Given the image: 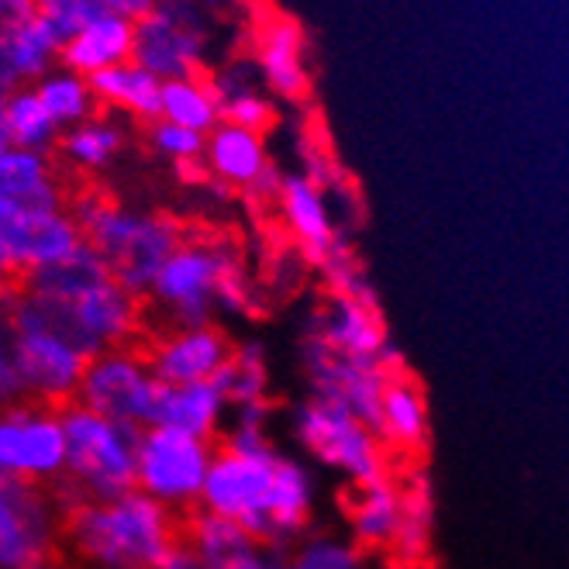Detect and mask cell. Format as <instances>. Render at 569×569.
Returning <instances> with one entry per match:
<instances>
[{"instance_id":"1","label":"cell","mask_w":569,"mask_h":569,"mask_svg":"<svg viewBox=\"0 0 569 569\" xmlns=\"http://www.w3.org/2000/svg\"><path fill=\"white\" fill-rule=\"evenodd\" d=\"M90 356L56 328L42 300L18 287L4 293V352H0V393L11 405H73Z\"/></svg>"},{"instance_id":"2","label":"cell","mask_w":569,"mask_h":569,"mask_svg":"<svg viewBox=\"0 0 569 569\" xmlns=\"http://www.w3.org/2000/svg\"><path fill=\"white\" fill-rule=\"evenodd\" d=\"M70 539L100 569H159L180 546L173 511L142 490L83 505L70 515Z\"/></svg>"},{"instance_id":"3","label":"cell","mask_w":569,"mask_h":569,"mask_svg":"<svg viewBox=\"0 0 569 569\" xmlns=\"http://www.w3.org/2000/svg\"><path fill=\"white\" fill-rule=\"evenodd\" d=\"M73 218L80 221L87 242L108 262L111 277L136 297L152 293L166 259L183 246L177 221L128 211L93 193L77 200Z\"/></svg>"},{"instance_id":"4","label":"cell","mask_w":569,"mask_h":569,"mask_svg":"<svg viewBox=\"0 0 569 569\" xmlns=\"http://www.w3.org/2000/svg\"><path fill=\"white\" fill-rule=\"evenodd\" d=\"M66 442H70V477L87 500H118L131 490H139V442L142 428L124 425L114 418L97 415L83 405H66Z\"/></svg>"},{"instance_id":"5","label":"cell","mask_w":569,"mask_h":569,"mask_svg":"<svg viewBox=\"0 0 569 569\" xmlns=\"http://www.w3.org/2000/svg\"><path fill=\"white\" fill-rule=\"evenodd\" d=\"M290 431L311 459H318L325 470L346 477L356 490L387 483V456L380 435L359 421L346 405L311 397L297 405Z\"/></svg>"},{"instance_id":"6","label":"cell","mask_w":569,"mask_h":569,"mask_svg":"<svg viewBox=\"0 0 569 569\" xmlns=\"http://www.w3.org/2000/svg\"><path fill=\"white\" fill-rule=\"evenodd\" d=\"M242 262L231 246L218 242H183L152 287V305L173 321V328H204L221 311V287Z\"/></svg>"},{"instance_id":"7","label":"cell","mask_w":569,"mask_h":569,"mask_svg":"<svg viewBox=\"0 0 569 569\" xmlns=\"http://www.w3.org/2000/svg\"><path fill=\"white\" fill-rule=\"evenodd\" d=\"M277 466H280L277 449L231 452L221 446L214 452L200 508L239 521L256 542L270 546V505H273Z\"/></svg>"},{"instance_id":"8","label":"cell","mask_w":569,"mask_h":569,"mask_svg":"<svg viewBox=\"0 0 569 569\" xmlns=\"http://www.w3.org/2000/svg\"><path fill=\"white\" fill-rule=\"evenodd\" d=\"M70 442L62 411L39 400L11 405L0 418V477L21 483H56L66 477Z\"/></svg>"},{"instance_id":"9","label":"cell","mask_w":569,"mask_h":569,"mask_svg":"<svg viewBox=\"0 0 569 569\" xmlns=\"http://www.w3.org/2000/svg\"><path fill=\"white\" fill-rule=\"evenodd\" d=\"M214 446L173 428H142L139 442V490L156 497L170 511L193 508L204 497L214 462Z\"/></svg>"},{"instance_id":"10","label":"cell","mask_w":569,"mask_h":569,"mask_svg":"<svg viewBox=\"0 0 569 569\" xmlns=\"http://www.w3.org/2000/svg\"><path fill=\"white\" fill-rule=\"evenodd\" d=\"M159 390H162V383L152 373L149 356H139L136 349L118 346V349H108L87 362L77 405L104 415V418L124 421V425L152 428Z\"/></svg>"},{"instance_id":"11","label":"cell","mask_w":569,"mask_h":569,"mask_svg":"<svg viewBox=\"0 0 569 569\" xmlns=\"http://www.w3.org/2000/svg\"><path fill=\"white\" fill-rule=\"evenodd\" d=\"M36 297L42 300V308L56 321V328L70 335L90 359L108 349L128 346V339L139 328V297L124 290L114 277L97 283L77 300H49L42 293Z\"/></svg>"},{"instance_id":"12","label":"cell","mask_w":569,"mask_h":569,"mask_svg":"<svg viewBox=\"0 0 569 569\" xmlns=\"http://www.w3.org/2000/svg\"><path fill=\"white\" fill-rule=\"evenodd\" d=\"M204 56V21L193 0H159V8L136 24V59L162 83L190 80Z\"/></svg>"},{"instance_id":"13","label":"cell","mask_w":569,"mask_h":569,"mask_svg":"<svg viewBox=\"0 0 569 569\" xmlns=\"http://www.w3.org/2000/svg\"><path fill=\"white\" fill-rule=\"evenodd\" d=\"M83 246L87 236L80 221L66 211L0 218V266L18 277V283L73 259Z\"/></svg>"},{"instance_id":"14","label":"cell","mask_w":569,"mask_h":569,"mask_svg":"<svg viewBox=\"0 0 569 569\" xmlns=\"http://www.w3.org/2000/svg\"><path fill=\"white\" fill-rule=\"evenodd\" d=\"M305 366H308L315 397L346 405L359 421H366L380 435L383 393H387V383L393 377L383 362L339 356L318 339H305Z\"/></svg>"},{"instance_id":"15","label":"cell","mask_w":569,"mask_h":569,"mask_svg":"<svg viewBox=\"0 0 569 569\" xmlns=\"http://www.w3.org/2000/svg\"><path fill=\"white\" fill-rule=\"evenodd\" d=\"M56 518L36 483H0V569H49Z\"/></svg>"},{"instance_id":"16","label":"cell","mask_w":569,"mask_h":569,"mask_svg":"<svg viewBox=\"0 0 569 569\" xmlns=\"http://www.w3.org/2000/svg\"><path fill=\"white\" fill-rule=\"evenodd\" d=\"M308 339L325 342L339 356L352 359H373L383 362L390 373H400V356L393 352L387 328L373 300H359L346 293H328L325 305L315 311L308 325Z\"/></svg>"},{"instance_id":"17","label":"cell","mask_w":569,"mask_h":569,"mask_svg":"<svg viewBox=\"0 0 569 569\" xmlns=\"http://www.w3.org/2000/svg\"><path fill=\"white\" fill-rule=\"evenodd\" d=\"M231 356H236V346L228 342V335L214 325H204V328H173L166 339L152 346L149 362L159 383L183 387V383L214 380L231 362Z\"/></svg>"},{"instance_id":"18","label":"cell","mask_w":569,"mask_h":569,"mask_svg":"<svg viewBox=\"0 0 569 569\" xmlns=\"http://www.w3.org/2000/svg\"><path fill=\"white\" fill-rule=\"evenodd\" d=\"M280 214L287 228L293 231V239L305 249V256L318 266L339 246V231H335V214L328 204V190L318 187L305 173H290L280 193Z\"/></svg>"},{"instance_id":"19","label":"cell","mask_w":569,"mask_h":569,"mask_svg":"<svg viewBox=\"0 0 569 569\" xmlns=\"http://www.w3.org/2000/svg\"><path fill=\"white\" fill-rule=\"evenodd\" d=\"M66 39L39 14L36 21H24L4 28L0 36V87L4 93L21 90V83H39L52 73V62L62 59Z\"/></svg>"},{"instance_id":"20","label":"cell","mask_w":569,"mask_h":569,"mask_svg":"<svg viewBox=\"0 0 569 569\" xmlns=\"http://www.w3.org/2000/svg\"><path fill=\"white\" fill-rule=\"evenodd\" d=\"M228 393L214 383H183V387H166L159 390V405H156V421L162 428H173L183 435H193V439L211 442L221 431L224 411H228Z\"/></svg>"},{"instance_id":"21","label":"cell","mask_w":569,"mask_h":569,"mask_svg":"<svg viewBox=\"0 0 569 569\" xmlns=\"http://www.w3.org/2000/svg\"><path fill=\"white\" fill-rule=\"evenodd\" d=\"M136 24L139 21L108 11L104 18H97L90 28H83L77 39H70L62 46L59 62L70 73H80V77H93L100 70H108V66L131 62V59H136Z\"/></svg>"},{"instance_id":"22","label":"cell","mask_w":569,"mask_h":569,"mask_svg":"<svg viewBox=\"0 0 569 569\" xmlns=\"http://www.w3.org/2000/svg\"><path fill=\"white\" fill-rule=\"evenodd\" d=\"M204 166H208V173H214L221 183L249 190L266 166H270V159H266V142H262L259 131L221 121L208 136Z\"/></svg>"},{"instance_id":"23","label":"cell","mask_w":569,"mask_h":569,"mask_svg":"<svg viewBox=\"0 0 569 569\" xmlns=\"http://www.w3.org/2000/svg\"><path fill=\"white\" fill-rule=\"evenodd\" d=\"M315 511V477L300 459L280 456L277 483H273V505H270V546L283 549L308 528Z\"/></svg>"},{"instance_id":"24","label":"cell","mask_w":569,"mask_h":569,"mask_svg":"<svg viewBox=\"0 0 569 569\" xmlns=\"http://www.w3.org/2000/svg\"><path fill=\"white\" fill-rule=\"evenodd\" d=\"M259 70L280 97H300L308 90L305 70V36L290 18H277L259 36Z\"/></svg>"},{"instance_id":"25","label":"cell","mask_w":569,"mask_h":569,"mask_svg":"<svg viewBox=\"0 0 569 569\" xmlns=\"http://www.w3.org/2000/svg\"><path fill=\"white\" fill-rule=\"evenodd\" d=\"M400 525H405V490L390 480L356 490V497L349 500V531L352 542L362 549L393 546Z\"/></svg>"},{"instance_id":"26","label":"cell","mask_w":569,"mask_h":569,"mask_svg":"<svg viewBox=\"0 0 569 569\" xmlns=\"http://www.w3.org/2000/svg\"><path fill=\"white\" fill-rule=\"evenodd\" d=\"M59 139V121L49 114L36 87L4 93L0 104V149H31L49 152Z\"/></svg>"},{"instance_id":"27","label":"cell","mask_w":569,"mask_h":569,"mask_svg":"<svg viewBox=\"0 0 569 569\" xmlns=\"http://www.w3.org/2000/svg\"><path fill=\"white\" fill-rule=\"evenodd\" d=\"M380 439L405 452H418L428 442V400L421 387L405 373H393L387 383L383 411H380Z\"/></svg>"},{"instance_id":"28","label":"cell","mask_w":569,"mask_h":569,"mask_svg":"<svg viewBox=\"0 0 569 569\" xmlns=\"http://www.w3.org/2000/svg\"><path fill=\"white\" fill-rule=\"evenodd\" d=\"M90 80V90L97 93V100H108V104L128 108L131 114L159 121L162 118V80L156 73H149L139 62H121V66H108Z\"/></svg>"},{"instance_id":"29","label":"cell","mask_w":569,"mask_h":569,"mask_svg":"<svg viewBox=\"0 0 569 569\" xmlns=\"http://www.w3.org/2000/svg\"><path fill=\"white\" fill-rule=\"evenodd\" d=\"M108 277H111L108 262L100 259V252L87 242L73 259H66V262L52 266V270H42L36 277H28L18 287H24L31 293H42L49 300H77L87 290H93L97 283H104Z\"/></svg>"},{"instance_id":"30","label":"cell","mask_w":569,"mask_h":569,"mask_svg":"<svg viewBox=\"0 0 569 569\" xmlns=\"http://www.w3.org/2000/svg\"><path fill=\"white\" fill-rule=\"evenodd\" d=\"M162 118L190 131H200V136H211L221 124V104L208 80L200 77L170 80L162 83Z\"/></svg>"},{"instance_id":"31","label":"cell","mask_w":569,"mask_h":569,"mask_svg":"<svg viewBox=\"0 0 569 569\" xmlns=\"http://www.w3.org/2000/svg\"><path fill=\"white\" fill-rule=\"evenodd\" d=\"M208 83H211L218 104H221V121H231V124H239V128L259 131V136H262V128H270L273 104L256 93V87L246 77V66H231L228 73H218Z\"/></svg>"},{"instance_id":"32","label":"cell","mask_w":569,"mask_h":569,"mask_svg":"<svg viewBox=\"0 0 569 569\" xmlns=\"http://www.w3.org/2000/svg\"><path fill=\"white\" fill-rule=\"evenodd\" d=\"M214 383L228 393L231 411L266 405V393H270V370H266V356H262L259 342L239 346L231 362L214 377Z\"/></svg>"},{"instance_id":"33","label":"cell","mask_w":569,"mask_h":569,"mask_svg":"<svg viewBox=\"0 0 569 569\" xmlns=\"http://www.w3.org/2000/svg\"><path fill=\"white\" fill-rule=\"evenodd\" d=\"M256 539L252 535L239 525V521H231V518H221V515H197L193 525H190V549L204 559L208 569L221 566L224 559L231 556H239L242 549H249Z\"/></svg>"},{"instance_id":"34","label":"cell","mask_w":569,"mask_h":569,"mask_svg":"<svg viewBox=\"0 0 569 569\" xmlns=\"http://www.w3.org/2000/svg\"><path fill=\"white\" fill-rule=\"evenodd\" d=\"M39 97H42V104L49 108V114L62 124H87L90 111H93V100L97 93L90 90V80L80 77V73H70V70H62V73H49L46 80L36 83Z\"/></svg>"},{"instance_id":"35","label":"cell","mask_w":569,"mask_h":569,"mask_svg":"<svg viewBox=\"0 0 569 569\" xmlns=\"http://www.w3.org/2000/svg\"><path fill=\"white\" fill-rule=\"evenodd\" d=\"M62 156L83 166V170H100V166H108L121 146V131L108 121H87V124H77L62 136Z\"/></svg>"},{"instance_id":"36","label":"cell","mask_w":569,"mask_h":569,"mask_svg":"<svg viewBox=\"0 0 569 569\" xmlns=\"http://www.w3.org/2000/svg\"><path fill=\"white\" fill-rule=\"evenodd\" d=\"M283 569H366L362 546L339 539V535H311L300 542L287 559Z\"/></svg>"},{"instance_id":"37","label":"cell","mask_w":569,"mask_h":569,"mask_svg":"<svg viewBox=\"0 0 569 569\" xmlns=\"http://www.w3.org/2000/svg\"><path fill=\"white\" fill-rule=\"evenodd\" d=\"M431 487L425 477H415L408 487H405V525H400V535H397V552L405 559H418L425 549H428V539H431Z\"/></svg>"},{"instance_id":"38","label":"cell","mask_w":569,"mask_h":569,"mask_svg":"<svg viewBox=\"0 0 569 569\" xmlns=\"http://www.w3.org/2000/svg\"><path fill=\"white\" fill-rule=\"evenodd\" d=\"M52 180L49 156L31 152V149H0V197L24 193Z\"/></svg>"},{"instance_id":"39","label":"cell","mask_w":569,"mask_h":569,"mask_svg":"<svg viewBox=\"0 0 569 569\" xmlns=\"http://www.w3.org/2000/svg\"><path fill=\"white\" fill-rule=\"evenodd\" d=\"M39 14L70 42L97 18H104L108 8H104V0H39Z\"/></svg>"},{"instance_id":"40","label":"cell","mask_w":569,"mask_h":569,"mask_svg":"<svg viewBox=\"0 0 569 569\" xmlns=\"http://www.w3.org/2000/svg\"><path fill=\"white\" fill-rule=\"evenodd\" d=\"M149 142L162 156H170L177 162H193L197 156H204V149H208V136H200V131H190L183 124H173V121H166V118L152 121Z\"/></svg>"},{"instance_id":"41","label":"cell","mask_w":569,"mask_h":569,"mask_svg":"<svg viewBox=\"0 0 569 569\" xmlns=\"http://www.w3.org/2000/svg\"><path fill=\"white\" fill-rule=\"evenodd\" d=\"M39 18V0H0V21L4 28L24 24Z\"/></svg>"},{"instance_id":"42","label":"cell","mask_w":569,"mask_h":569,"mask_svg":"<svg viewBox=\"0 0 569 569\" xmlns=\"http://www.w3.org/2000/svg\"><path fill=\"white\" fill-rule=\"evenodd\" d=\"M283 183H287V177L277 170V166L270 162L266 170L259 173V180L249 187V193L252 197H259V200H280V193H283Z\"/></svg>"},{"instance_id":"43","label":"cell","mask_w":569,"mask_h":569,"mask_svg":"<svg viewBox=\"0 0 569 569\" xmlns=\"http://www.w3.org/2000/svg\"><path fill=\"white\" fill-rule=\"evenodd\" d=\"M104 8L111 14H121V18H131V21H142L149 18L156 8H159V0H104Z\"/></svg>"},{"instance_id":"44","label":"cell","mask_w":569,"mask_h":569,"mask_svg":"<svg viewBox=\"0 0 569 569\" xmlns=\"http://www.w3.org/2000/svg\"><path fill=\"white\" fill-rule=\"evenodd\" d=\"M159 569H208V566H204V559H200L190 546H177L170 552V559H166Z\"/></svg>"},{"instance_id":"45","label":"cell","mask_w":569,"mask_h":569,"mask_svg":"<svg viewBox=\"0 0 569 569\" xmlns=\"http://www.w3.org/2000/svg\"><path fill=\"white\" fill-rule=\"evenodd\" d=\"M204 4H231V0H204Z\"/></svg>"}]
</instances>
